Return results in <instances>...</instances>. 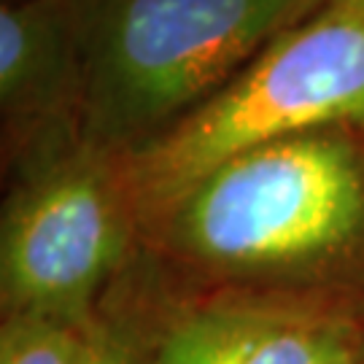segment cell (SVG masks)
<instances>
[{"label": "cell", "instance_id": "cell-1", "mask_svg": "<svg viewBox=\"0 0 364 364\" xmlns=\"http://www.w3.org/2000/svg\"><path fill=\"white\" fill-rule=\"evenodd\" d=\"M227 287H318L364 267V124L257 146L208 170L144 227Z\"/></svg>", "mask_w": 364, "mask_h": 364}, {"label": "cell", "instance_id": "cell-2", "mask_svg": "<svg viewBox=\"0 0 364 364\" xmlns=\"http://www.w3.org/2000/svg\"><path fill=\"white\" fill-rule=\"evenodd\" d=\"M84 144L135 154L213 97L326 0H70Z\"/></svg>", "mask_w": 364, "mask_h": 364}, {"label": "cell", "instance_id": "cell-3", "mask_svg": "<svg viewBox=\"0 0 364 364\" xmlns=\"http://www.w3.org/2000/svg\"><path fill=\"white\" fill-rule=\"evenodd\" d=\"M343 122L364 124V0H326L189 117L124 156L138 224L221 162Z\"/></svg>", "mask_w": 364, "mask_h": 364}, {"label": "cell", "instance_id": "cell-4", "mask_svg": "<svg viewBox=\"0 0 364 364\" xmlns=\"http://www.w3.org/2000/svg\"><path fill=\"white\" fill-rule=\"evenodd\" d=\"M141 230L122 159L90 146L11 176L0 224L3 316L97 321Z\"/></svg>", "mask_w": 364, "mask_h": 364}, {"label": "cell", "instance_id": "cell-5", "mask_svg": "<svg viewBox=\"0 0 364 364\" xmlns=\"http://www.w3.org/2000/svg\"><path fill=\"white\" fill-rule=\"evenodd\" d=\"M0 124L6 176L84 146V65L70 0L0 3Z\"/></svg>", "mask_w": 364, "mask_h": 364}, {"label": "cell", "instance_id": "cell-6", "mask_svg": "<svg viewBox=\"0 0 364 364\" xmlns=\"http://www.w3.org/2000/svg\"><path fill=\"white\" fill-rule=\"evenodd\" d=\"M287 305L221 297L183 311L162 332L146 364H246Z\"/></svg>", "mask_w": 364, "mask_h": 364}, {"label": "cell", "instance_id": "cell-7", "mask_svg": "<svg viewBox=\"0 0 364 364\" xmlns=\"http://www.w3.org/2000/svg\"><path fill=\"white\" fill-rule=\"evenodd\" d=\"M246 364H364V335L348 316L287 305Z\"/></svg>", "mask_w": 364, "mask_h": 364}, {"label": "cell", "instance_id": "cell-8", "mask_svg": "<svg viewBox=\"0 0 364 364\" xmlns=\"http://www.w3.org/2000/svg\"><path fill=\"white\" fill-rule=\"evenodd\" d=\"M103 321L78 324L52 316H3L0 364H92Z\"/></svg>", "mask_w": 364, "mask_h": 364}, {"label": "cell", "instance_id": "cell-9", "mask_svg": "<svg viewBox=\"0 0 364 364\" xmlns=\"http://www.w3.org/2000/svg\"><path fill=\"white\" fill-rule=\"evenodd\" d=\"M92 364H141L138 353L132 348V340L124 329H119L114 324H105L100 329V343Z\"/></svg>", "mask_w": 364, "mask_h": 364}]
</instances>
